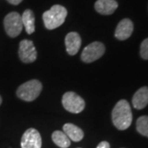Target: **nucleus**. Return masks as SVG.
I'll use <instances>...</instances> for the list:
<instances>
[{"label": "nucleus", "instance_id": "nucleus-1", "mask_svg": "<svg viewBox=\"0 0 148 148\" xmlns=\"http://www.w3.org/2000/svg\"><path fill=\"white\" fill-rule=\"evenodd\" d=\"M112 121L119 130H125L130 127L132 114L130 105L126 100H121L115 105L112 111Z\"/></svg>", "mask_w": 148, "mask_h": 148}, {"label": "nucleus", "instance_id": "nucleus-2", "mask_svg": "<svg viewBox=\"0 0 148 148\" xmlns=\"http://www.w3.org/2000/svg\"><path fill=\"white\" fill-rule=\"evenodd\" d=\"M68 15L67 9L61 5H53L49 10L43 14L45 27L49 30H53L64 24Z\"/></svg>", "mask_w": 148, "mask_h": 148}, {"label": "nucleus", "instance_id": "nucleus-3", "mask_svg": "<svg viewBox=\"0 0 148 148\" xmlns=\"http://www.w3.org/2000/svg\"><path fill=\"white\" fill-rule=\"evenodd\" d=\"M42 90V84L38 80H31L21 85L16 90V95L25 101L36 100Z\"/></svg>", "mask_w": 148, "mask_h": 148}, {"label": "nucleus", "instance_id": "nucleus-4", "mask_svg": "<svg viewBox=\"0 0 148 148\" xmlns=\"http://www.w3.org/2000/svg\"><path fill=\"white\" fill-rule=\"evenodd\" d=\"M62 103L64 109L70 113L78 114L85 109L84 100L75 92H66L63 96Z\"/></svg>", "mask_w": 148, "mask_h": 148}, {"label": "nucleus", "instance_id": "nucleus-5", "mask_svg": "<svg viewBox=\"0 0 148 148\" xmlns=\"http://www.w3.org/2000/svg\"><path fill=\"white\" fill-rule=\"evenodd\" d=\"M3 24L7 34L12 38L19 36L22 31L23 25L21 21V16L16 12L8 13L4 17Z\"/></svg>", "mask_w": 148, "mask_h": 148}, {"label": "nucleus", "instance_id": "nucleus-6", "mask_svg": "<svg viewBox=\"0 0 148 148\" xmlns=\"http://www.w3.org/2000/svg\"><path fill=\"white\" fill-rule=\"evenodd\" d=\"M106 47L104 44L95 41L88 45L82 53L81 58L85 63H92L99 59L105 53Z\"/></svg>", "mask_w": 148, "mask_h": 148}, {"label": "nucleus", "instance_id": "nucleus-7", "mask_svg": "<svg viewBox=\"0 0 148 148\" xmlns=\"http://www.w3.org/2000/svg\"><path fill=\"white\" fill-rule=\"evenodd\" d=\"M19 57L23 63L30 64L36 61L37 58V52L35 45L32 40H23L19 45Z\"/></svg>", "mask_w": 148, "mask_h": 148}, {"label": "nucleus", "instance_id": "nucleus-8", "mask_svg": "<svg viewBox=\"0 0 148 148\" xmlns=\"http://www.w3.org/2000/svg\"><path fill=\"white\" fill-rule=\"evenodd\" d=\"M42 139L35 128H29L23 133L21 140V148H41Z\"/></svg>", "mask_w": 148, "mask_h": 148}, {"label": "nucleus", "instance_id": "nucleus-9", "mask_svg": "<svg viewBox=\"0 0 148 148\" xmlns=\"http://www.w3.org/2000/svg\"><path fill=\"white\" fill-rule=\"evenodd\" d=\"M133 32V23L130 19H123L119 21L115 30L114 36L119 40H125L131 36Z\"/></svg>", "mask_w": 148, "mask_h": 148}, {"label": "nucleus", "instance_id": "nucleus-10", "mask_svg": "<svg viewBox=\"0 0 148 148\" xmlns=\"http://www.w3.org/2000/svg\"><path fill=\"white\" fill-rule=\"evenodd\" d=\"M82 45V39L77 32H70L65 37L66 50L70 55H75L78 52Z\"/></svg>", "mask_w": 148, "mask_h": 148}, {"label": "nucleus", "instance_id": "nucleus-11", "mask_svg": "<svg viewBox=\"0 0 148 148\" xmlns=\"http://www.w3.org/2000/svg\"><path fill=\"white\" fill-rule=\"evenodd\" d=\"M117 8L118 3L115 0H97L95 3V10L102 15L113 14Z\"/></svg>", "mask_w": 148, "mask_h": 148}, {"label": "nucleus", "instance_id": "nucleus-12", "mask_svg": "<svg viewBox=\"0 0 148 148\" xmlns=\"http://www.w3.org/2000/svg\"><path fill=\"white\" fill-rule=\"evenodd\" d=\"M132 105L137 110H143L148 105V87L140 88L132 97Z\"/></svg>", "mask_w": 148, "mask_h": 148}, {"label": "nucleus", "instance_id": "nucleus-13", "mask_svg": "<svg viewBox=\"0 0 148 148\" xmlns=\"http://www.w3.org/2000/svg\"><path fill=\"white\" fill-rule=\"evenodd\" d=\"M63 129H64V132L69 137V139L73 140L74 142H80L84 137L83 131L80 127L73 123L64 124Z\"/></svg>", "mask_w": 148, "mask_h": 148}, {"label": "nucleus", "instance_id": "nucleus-14", "mask_svg": "<svg viewBox=\"0 0 148 148\" xmlns=\"http://www.w3.org/2000/svg\"><path fill=\"white\" fill-rule=\"evenodd\" d=\"M22 25L25 27L27 34L31 35L35 32V16L32 10H26L21 16Z\"/></svg>", "mask_w": 148, "mask_h": 148}, {"label": "nucleus", "instance_id": "nucleus-15", "mask_svg": "<svg viewBox=\"0 0 148 148\" xmlns=\"http://www.w3.org/2000/svg\"><path fill=\"white\" fill-rule=\"evenodd\" d=\"M52 140L58 147L61 148H68L70 147V139L62 131H54L52 134Z\"/></svg>", "mask_w": 148, "mask_h": 148}, {"label": "nucleus", "instance_id": "nucleus-16", "mask_svg": "<svg viewBox=\"0 0 148 148\" xmlns=\"http://www.w3.org/2000/svg\"><path fill=\"white\" fill-rule=\"evenodd\" d=\"M137 130L143 136L148 138V116H142L137 120Z\"/></svg>", "mask_w": 148, "mask_h": 148}, {"label": "nucleus", "instance_id": "nucleus-17", "mask_svg": "<svg viewBox=\"0 0 148 148\" xmlns=\"http://www.w3.org/2000/svg\"><path fill=\"white\" fill-rule=\"evenodd\" d=\"M140 55L143 59H148V38L145 39L141 44Z\"/></svg>", "mask_w": 148, "mask_h": 148}, {"label": "nucleus", "instance_id": "nucleus-18", "mask_svg": "<svg viewBox=\"0 0 148 148\" xmlns=\"http://www.w3.org/2000/svg\"><path fill=\"white\" fill-rule=\"evenodd\" d=\"M96 148H110V146L108 142H101V143L98 144Z\"/></svg>", "mask_w": 148, "mask_h": 148}, {"label": "nucleus", "instance_id": "nucleus-19", "mask_svg": "<svg viewBox=\"0 0 148 148\" xmlns=\"http://www.w3.org/2000/svg\"><path fill=\"white\" fill-rule=\"evenodd\" d=\"M7 1L12 5H18L22 2V0H7Z\"/></svg>", "mask_w": 148, "mask_h": 148}, {"label": "nucleus", "instance_id": "nucleus-20", "mask_svg": "<svg viewBox=\"0 0 148 148\" xmlns=\"http://www.w3.org/2000/svg\"><path fill=\"white\" fill-rule=\"evenodd\" d=\"M1 104H2V97H1V95H0V106H1Z\"/></svg>", "mask_w": 148, "mask_h": 148}]
</instances>
